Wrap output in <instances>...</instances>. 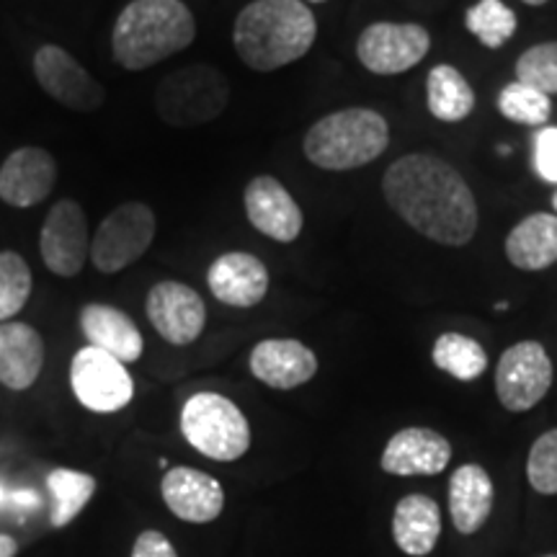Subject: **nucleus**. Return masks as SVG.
<instances>
[{
    "instance_id": "4468645a",
    "label": "nucleus",
    "mask_w": 557,
    "mask_h": 557,
    "mask_svg": "<svg viewBox=\"0 0 557 557\" xmlns=\"http://www.w3.org/2000/svg\"><path fill=\"white\" fill-rule=\"evenodd\" d=\"M58 160L45 148H18L0 165V199L9 207H37L54 191Z\"/></svg>"
},
{
    "instance_id": "bb28decb",
    "label": "nucleus",
    "mask_w": 557,
    "mask_h": 557,
    "mask_svg": "<svg viewBox=\"0 0 557 557\" xmlns=\"http://www.w3.org/2000/svg\"><path fill=\"white\" fill-rule=\"evenodd\" d=\"M431 357H434V364L442 372L451 374L459 382L478 380L487 369L485 348L475 338L462 336V333H444V336H438Z\"/></svg>"
},
{
    "instance_id": "6e6552de",
    "label": "nucleus",
    "mask_w": 557,
    "mask_h": 557,
    "mask_svg": "<svg viewBox=\"0 0 557 557\" xmlns=\"http://www.w3.org/2000/svg\"><path fill=\"white\" fill-rule=\"evenodd\" d=\"M70 385L83 408L94 413H116L127 408L135 395L127 367L96 346L81 348L70 364Z\"/></svg>"
},
{
    "instance_id": "72a5a7b5",
    "label": "nucleus",
    "mask_w": 557,
    "mask_h": 557,
    "mask_svg": "<svg viewBox=\"0 0 557 557\" xmlns=\"http://www.w3.org/2000/svg\"><path fill=\"white\" fill-rule=\"evenodd\" d=\"M132 557H178L176 549L160 532H143L132 547Z\"/></svg>"
},
{
    "instance_id": "20e7f679",
    "label": "nucleus",
    "mask_w": 557,
    "mask_h": 557,
    "mask_svg": "<svg viewBox=\"0 0 557 557\" xmlns=\"http://www.w3.org/2000/svg\"><path fill=\"white\" fill-rule=\"evenodd\" d=\"M389 145L387 120L374 109H341L312 124L302 139L305 158L323 171H354L380 158Z\"/></svg>"
},
{
    "instance_id": "a19ab883",
    "label": "nucleus",
    "mask_w": 557,
    "mask_h": 557,
    "mask_svg": "<svg viewBox=\"0 0 557 557\" xmlns=\"http://www.w3.org/2000/svg\"><path fill=\"white\" fill-rule=\"evenodd\" d=\"M0 500H3V491H0Z\"/></svg>"
},
{
    "instance_id": "a211bd4d",
    "label": "nucleus",
    "mask_w": 557,
    "mask_h": 557,
    "mask_svg": "<svg viewBox=\"0 0 557 557\" xmlns=\"http://www.w3.org/2000/svg\"><path fill=\"white\" fill-rule=\"evenodd\" d=\"M160 493H163L165 506L181 521H191V524L214 521L225 506V491L218 480L194 468H173L165 472Z\"/></svg>"
},
{
    "instance_id": "a878e982",
    "label": "nucleus",
    "mask_w": 557,
    "mask_h": 557,
    "mask_svg": "<svg viewBox=\"0 0 557 557\" xmlns=\"http://www.w3.org/2000/svg\"><path fill=\"white\" fill-rule=\"evenodd\" d=\"M47 491L52 496V527H67L86 508L90 496L96 493V478L88 472L58 468L47 475Z\"/></svg>"
},
{
    "instance_id": "2f4dec72",
    "label": "nucleus",
    "mask_w": 557,
    "mask_h": 557,
    "mask_svg": "<svg viewBox=\"0 0 557 557\" xmlns=\"http://www.w3.org/2000/svg\"><path fill=\"white\" fill-rule=\"evenodd\" d=\"M529 485L542 496H555L557 493V429L542 434L532 444L527 462Z\"/></svg>"
},
{
    "instance_id": "5701e85b",
    "label": "nucleus",
    "mask_w": 557,
    "mask_h": 557,
    "mask_svg": "<svg viewBox=\"0 0 557 557\" xmlns=\"http://www.w3.org/2000/svg\"><path fill=\"white\" fill-rule=\"evenodd\" d=\"M506 259L521 271H545L557 263V214H529L508 233Z\"/></svg>"
},
{
    "instance_id": "39448f33",
    "label": "nucleus",
    "mask_w": 557,
    "mask_h": 557,
    "mask_svg": "<svg viewBox=\"0 0 557 557\" xmlns=\"http://www.w3.org/2000/svg\"><path fill=\"white\" fill-rule=\"evenodd\" d=\"M181 431L199 455L214 462H235L250 447V426L243 410L218 393H197L181 410Z\"/></svg>"
},
{
    "instance_id": "393cba45",
    "label": "nucleus",
    "mask_w": 557,
    "mask_h": 557,
    "mask_svg": "<svg viewBox=\"0 0 557 557\" xmlns=\"http://www.w3.org/2000/svg\"><path fill=\"white\" fill-rule=\"evenodd\" d=\"M426 103L438 122H465L475 109V90L451 65H436L426 78Z\"/></svg>"
},
{
    "instance_id": "2eb2a0df",
    "label": "nucleus",
    "mask_w": 557,
    "mask_h": 557,
    "mask_svg": "<svg viewBox=\"0 0 557 557\" xmlns=\"http://www.w3.org/2000/svg\"><path fill=\"white\" fill-rule=\"evenodd\" d=\"M248 222L276 243H292L302 233L305 218L295 197L274 176H256L243 194Z\"/></svg>"
},
{
    "instance_id": "aec40b11",
    "label": "nucleus",
    "mask_w": 557,
    "mask_h": 557,
    "mask_svg": "<svg viewBox=\"0 0 557 557\" xmlns=\"http://www.w3.org/2000/svg\"><path fill=\"white\" fill-rule=\"evenodd\" d=\"M81 331L88 338L90 346L101 348L120 359L122 364H132L143 357L145 341L139 333L137 323L127 312L120 308H111L103 302H90L81 310Z\"/></svg>"
},
{
    "instance_id": "4be33fe9",
    "label": "nucleus",
    "mask_w": 557,
    "mask_h": 557,
    "mask_svg": "<svg viewBox=\"0 0 557 557\" xmlns=\"http://www.w3.org/2000/svg\"><path fill=\"white\" fill-rule=\"evenodd\" d=\"M451 524L459 534H475L493 511V480L480 465H462L449 480Z\"/></svg>"
},
{
    "instance_id": "ea45409f",
    "label": "nucleus",
    "mask_w": 557,
    "mask_h": 557,
    "mask_svg": "<svg viewBox=\"0 0 557 557\" xmlns=\"http://www.w3.org/2000/svg\"><path fill=\"white\" fill-rule=\"evenodd\" d=\"M308 3H325V0H308Z\"/></svg>"
},
{
    "instance_id": "dca6fc26",
    "label": "nucleus",
    "mask_w": 557,
    "mask_h": 557,
    "mask_svg": "<svg viewBox=\"0 0 557 557\" xmlns=\"http://www.w3.org/2000/svg\"><path fill=\"white\" fill-rule=\"evenodd\" d=\"M269 269L259 256L230 250L212 261L207 284L214 299L230 308H256L269 295Z\"/></svg>"
},
{
    "instance_id": "e433bc0d",
    "label": "nucleus",
    "mask_w": 557,
    "mask_h": 557,
    "mask_svg": "<svg viewBox=\"0 0 557 557\" xmlns=\"http://www.w3.org/2000/svg\"><path fill=\"white\" fill-rule=\"evenodd\" d=\"M496 310H498V312H506V310H508V302H506V299H504V302H498V305H496Z\"/></svg>"
},
{
    "instance_id": "f704fd0d",
    "label": "nucleus",
    "mask_w": 557,
    "mask_h": 557,
    "mask_svg": "<svg viewBox=\"0 0 557 557\" xmlns=\"http://www.w3.org/2000/svg\"><path fill=\"white\" fill-rule=\"evenodd\" d=\"M16 540L9 537V534H0V557H13L16 555Z\"/></svg>"
},
{
    "instance_id": "79ce46f5",
    "label": "nucleus",
    "mask_w": 557,
    "mask_h": 557,
    "mask_svg": "<svg viewBox=\"0 0 557 557\" xmlns=\"http://www.w3.org/2000/svg\"><path fill=\"white\" fill-rule=\"evenodd\" d=\"M549 557H557V555H549Z\"/></svg>"
},
{
    "instance_id": "9d476101",
    "label": "nucleus",
    "mask_w": 557,
    "mask_h": 557,
    "mask_svg": "<svg viewBox=\"0 0 557 557\" xmlns=\"http://www.w3.org/2000/svg\"><path fill=\"white\" fill-rule=\"evenodd\" d=\"M39 253L54 276H78L90 261L88 220L75 199L54 201L39 233Z\"/></svg>"
},
{
    "instance_id": "c9c22d12",
    "label": "nucleus",
    "mask_w": 557,
    "mask_h": 557,
    "mask_svg": "<svg viewBox=\"0 0 557 557\" xmlns=\"http://www.w3.org/2000/svg\"><path fill=\"white\" fill-rule=\"evenodd\" d=\"M521 3H527V5H545V3H549V0H521Z\"/></svg>"
},
{
    "instance_id": "c85d7f7f",
    "label": "nucleus",
    "mask_w": 557,
    "mask_h": 557,
    "mask_svg": "<svg viewBox=\"0 0 557 557\" xmlns=\"http://www.w3.org/2000/svg\"><path fill=\"white\" fill-rule=\"evenodd\" d=\"M34 276L24 256L0 250V323H9L26 308L32 297Z\"/></svg>"
},
{
    "instance_id": "c756f323",
    "label": "nucleus",
    "mask_w": 557,
    "mask_h": 557,
    "mask_svg": "<svg viewBox=\"0 0 557 557\" xmlns=\"http://www.w3.org/2000/svg\"><path fill=\"white\" fill-rule=\"evenodd\" d=\"M498 109L508 122L527 124V127H545L549 111H553V101L542 90L513 81L500 90Z\"/></svg>"
},
{
    "instance_id": "cd10ccee",
    "label": "nucleus",
    "mask_w": 557,
    "mask_h": 557,
    "mask_svg": "<svg viewBox=\"0 0 557 557\" xmlns=\"http://www.w3.org/2000/svg\"><path fill=\"white\" fill-rule=\"evenodd\" d=\"M468 32L480 39L487 50H500L508 39L517 34V13H513L504 0H478L465 16Z\"/></svg>"
},
{
    "instance_id": "7ed1b4c3",
    "label": "nucleus",
    "mask_w": 557,
    "mask_h": 557,
    "mask_svg": "<svg viewBox=\"0 0 557 557\" xmlns=\"http://www.w3.org/2000/svg\"><path fill=\"white\" fill-rule=\"evenodd\" d=\"M197 39V21L181 0H132L111 32V52L124 70H148L184 52Z\"/></svg>"
},
{
    "instance_id": "58836bf2",
    "label": "nucleus",
    "mask_w": 557,
    "mask_h": 557,
    "mask_svg": "<svg viewBox=\"0 0 557 557\" xmlns=\"http://www.w3.org/2000/svg\"><path fill=\"white\" fill-rule=\"evenodd\" d=\"M553 209H555V214H557V191H555V197H553Z\"/></svg>"
},
{
    "instance_id": "423d86ee",
    "label": "nucleus",
    "mask_w": 557,
    "mask_h": 557,
    "mask_svg": "<svg viewBox=\"0 0 557 557\" xmlns=\"http://www.w3.org/2000/svg\"><path fill=\"white\" fill-rule=\"evenodd\" d=\"M227 103V83L209 65L176 70L156 90L158 116L171 127L212 122Z\"/></svg>"
},
{
    "instance_id": "b1692460",
    "label": "nucleus",
    "mask_w": 557,
    "mask_h": 557,
    "mask_svg": "<svg viewBox=\"0 0 557 557\" xmlns=\"http://www.w3.org/2000/svg\"><path fill=\"white\" fill-rule=\"evenodd\" d=\"M438 534H442V513L434 498L406 496L395 506L393 537L398 547L410 557H426L434 553Z\"/></svg>"
},
{
    "instance_id": "473e14b6",
    "label": "nucleus",
    "mask_w": 557,
    "mask_h": 557,
    "mask_svg": "<svg viewBox=\"0 0 557 557\" xmlns=\"http://www.w3.org/2000/svg\"><path fill=\"white\" fill-rule=\"evenodd\" d=\"M534 171L547 184H557V127H542L534 137Z\"/></svg>"
},
{
    "instance_id": "4c0bfd02",
    "label": "nucleus",
    "mask_w": 557,
    "mask_h": 557,
    "mask_svg": "<svg viewBox=\"0 0 557 557\" xmlns=\"http://www.w3.org/2000/svg\"><path fill=\"white\" fill-rule=\"evenodd\" d=\"M498 152H500V156H508V152H511V150H508V145H500Z\"/></svg>"
},
{
    "instance_id": "0eeeda50",
    "label": "nucleus",
    "mask_w": 557,
    "mask_h": 557,
    "mask_svg": "<svg viewBox=\"0 0 557 557\" xmlns=\"http://www.w3.org/2000/svg\"><path fill=\"white\" fill-rule=\"evenodd\" d=\"M156 230V212L148 205L124 201L111 209L90 238V263L101 274H120L148 253Z\"/></svg>"
},
{
    "instance_id": "9b49d317",
    "label": "nucleus",
    "mask_w": 557,
    "mask_h": 557,
    "mask_svg": "<svg viewBox=\"0 0 557 557\" xmlns=\"http://www.w3.org/2000/svg\"><path fill=\"white\" fill-rule=\"evenodd\" d=\"M34 78L45 94L54 99L70 111L78 114H90V111L101 109L103 86L78 60L60 45H45L34 52Z\"/></svg>"
},
{
    "instance_id": "7c9ffc66",
    "label": "nucleus",
    "mask_w": 557,
    "mask_h": 557,
    "mask_svg": "<svg viewBox=\"0 0 557 557\" xmlns=\"http://www.w3.org/2000/svg\"><path fill=\"white\" fill-rule=\"evenodd\" d=\"M517 81L542 90L545 96H557V41L529 47L517 60Z\"/></svg>"
},
{
    "instance_id": "f03ea898",
    "label": "nucleus",
    "mask_w": 557,
    "mask_h": 557,
    "mask_svg": "<svg viewBox=\"0 0 557 557\" xmlns=\"http://www.w3.org/2000/svg\"><path fill=\"white\" fill-rule=\"evenodd\" d=\"M315 37V13L305 0H253L233 26L235 52L256 73H271L302 60Z\"/></svg>"
},
{
    "instance_id": "ddd939ff",
    "label": "nucleus",
    "mask_w": 557,
    "mask_h": 557,
    "mask_svg": "<svg viewBox=\"0 0 557 557\" xmlns=\"http://www.w3.org/2000/svg\"><path fill=\"white\" fill-rule=\"evenodd\" d=\"M145 310L158 336L173 346H189L205 333L207 305L189 284L165 278L148 292Z\"/></svg>"
},
{
    "instance_id": "412c9836",
    "label": "nucleus",
    "mask_w": 557,
    "mask_h": 557,
    "mask_svg": "<svg viewBox=\"0 0 557 557\" xmlns=\"http://www.w3.org/2000/svg\"><path fill=\"white\" fill-rule=\"evenodd\" d=\"M45 341L29 323H0V385L21 393L39 380Z\"/></svg>"
},
{
    "instance_id": "1a4fd4ad",
    "label": "nucleus",
    "mask_w": 557,
    "mask_h": 557,
    "mask_svg": "<svg viewBox=\"0 0 557 557\" xmlns=\"http://www.w3.org/2000/svg\"><path fill=\"white\" fill-rule=\"evenodd\" d=\"M553 385V361L537 341H521L500 354L496 367V393L511 413L532 410Z\"/></svg>"
},
{
    "instance_id": "f3484780",
    "label": "nucleus",
    "mask_w": 557,
    "mask_h": 557,
    "mask_svg": "<svg viewBox=\"0 0 557 557\" xmlns=\"http://www.w3.org/2000/svg\"><path fill=\"white\" fill-rule=\"evenodd\" d=\"M250 372L274 389H295L318 372V357L295 338H267L250 351Z\"/></svg>"
},
{
    "instance_id": "f257e3e1",
    "label": "nucleus",
    "mask_w": 557,
    "mask_h": 557,
    "mask_svg": "<svg viewBox=\"0 0 557 557\" xmlns=\"http://www.w3.org/2000/svg\"><path fill=\"white\" fill-rule=\"evenodd\" d=\"M387 205L423 238L462 248L475 238L478 201L447 160L413 152L395 160L382 178Z\"/></svg>"
},
{
    "instance_id": "6ab92c4d",
    "label": "nucleus",
    "mask_w": 557,
    "mask_h": 557,
    "mask_svg": "<svg viewBox=\"0 0 557 557\" xmlns=\"http://www.w3.org/2000/svg\"><path fill=\"white\" fill-rule=\"evenodd\" d=\"M451 459V444L434 429H403L382 451L389 475H438Z\"/></svg>"
},
{
    "instance_id": "f8f14e48",
    "label": "nucleus",
    "mask_w": 557,
    "mask_h": 557,
    "mask_svg": "<svg viewBox=\"0 0 557 557\" xmlns=\"http://www.w3.org/2000/svg\"><path fill=\"white\" fill-rule=\"evenodd\" d=\"M431 50V37L418 24L377 21L357 41V58L374 75H400L413 70Z\"/></svg>"
}]
</instances>
